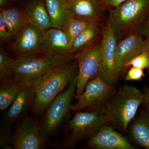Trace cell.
<instances>
[{"instance_id":"cell-1","label":"cell","mask_w":149,"mask_h":149,"mask_svg":"<svg viewBox=\"0 0 149 149\" xmlns=\"http://www.w3.org/2000/svg\"><path fill=\"white\" fill-rule=\"evenodd\" d=\"M77 60L47 71L32 80L31 86L35 100L31 108L37 115L42 114L51 102L67 87L75 76Z\"/></svg>"},{"instance_id":"cell-2","label":"cell","mask_w":149,"mask_h":149,"mask_svg":"<svg viewBox=\"0 0 149 149\" xmlns=\"http://www.w3.org/2000/svg\"><path fill=\"white\" fill-rule=\"evenodd\" d=\"M143 101L142 91L133 85L124 84L116 89L103 111L107 123L125 133Z\"/></svg>"},{"instance_id":"cell-3","label":"cell","mask_w":149,"mask_h":149,"mask_svg":"<svg viewBox=\"0 0 149 149\" xmlns=\"http://www.w3.org/2000/svg\"><path fill=\"white\" fill-rule=\"evenodd\" d=\"M75 59L76 55L69 57L42 53L18 56L14 58L11 66L12 75L22 82L31 83L32 80L43 73L61 67Z\"/></svg>"},{"instance_id":"cell-4","label":"cell","mask_w":149,"mask_h":149,"mask_svg":"<svg viewBox=\"0 0 149 149\" xmlns=\"http://www.w3.org/2000/svg\"><path fill=\"white\" fill-rule=\"evenodd\" d=\"M149 17V0H127L111 10L109 22L116 35L133 33Z\"/></svg>"},{"instance_id":"cell-5","label":"cell","mask_w":149,"mask_h":149,"mask_svg":"<svg viewBox=\"0 0 149 149\" xmlns=\"http://www.w3.org/2000/svg\"><path fill=\"white\" fill-rule=\"evenodd\" d=\"M65 126V136L58 146L61 149L72 148L80 141L88 140L95 136L106 120L103 113L97 112H76Z\"/></svg>"},{"instance_id":"cell-6","label":"cell","mask_w":149,"mask_h":149,"mask_svg":"<svg viewBox=\"0 0 149 149\" xmlns=\"http://www.w3.org/2000/svg\"><path fill=\"white\" fill-rule=\"evenodd\" d=\"M77 75L47 107L40 122L43 135L47 140L69 119L72 102L76 94Z\"/></svg>"},{"instance_id":"cell-7","label":"cell","mask_w":149,"mask_h":149,"mask_svg":"<svg viewBox=\"0 0 149 149\" xmlns=\"http://www.w3.org/2000/svg\"><path fill=\"white\" fill-rule=\"evenodd\" d=\"M116 88L103 80L98 74L88 82L82 94L75 95L77 102L71 109L75 112H97L103 114L107 103Z\"/></svg>"},{"instance_id":"cell-8","label":"cell","mask_w":149,"mask_h":149,"mask_svg":"<svg viewBox=\"0 0 149 149\" xmlns=\"http://www.w3.org/2000/svg\"><path fill=\"white\" fill-rule=\"evenodd\" d=\"M13 136L15 149H43L47 142L40 122L27 114L16 122Z\"/></svg>"},{"instance_id":"cell-9","label":"cell","mask_w":149,"mask_h":149,"mask_svg":"<svg viewBox=\"0 0 149 149\" xmlns=\"http://www.w3.org/2000/svg\"><path fill=\"white\" fill-rule=\"evenodd\" d=\"M102 36L100 66L98 74L107 83L115 85L120 77L116 64L117 38L109 22L102 30Z\"/></svg>"},{"instance_id":"cell-10","label":"cell","mask_w":149,"mask_h":149,"mask_svg":"<svg viewBox=\"0 0 149 149\" xmlns=\"http://www.w3.org/2000/svg\"><path fill=\"white\" fill-rule=\"evenodd\" d=\"M76 55L78 73L75 95L82 94L86 84L99 74L100 66V44H93Z\"/></svg>"},{"instance_id":"cell-11","label":"cell","mask_w":149,"mask_h":149,"mask_svg":"<svg viewBox=\"0 0 149 149\" xmlns=\"http://www.w3.org/2000/svg\"><path fill=\"white\" fill-rule=\"evenodd\" d=\"M87 145L94 149H136L113 126L108 123L105 124L98 132L88 140Z\"/></svg>"},{"instance_id":"cell-12","label":"cell","mask_w":149,"mask_h":149,"mask_svg":"<svg viewBox=\"0 0 149 149\" xmlns=\"http://www.w3.org/2000/svg\"><path fill=\"white\" fill-rule=\"evenodd\" d=\"M43 32L27 23L15 39L13 49L18 56L41 53Z\"/></svg>"},{"instance_id":"cell-13","label":"cell","mask_w":149,"mask_h":149,"mask_svg":"<svg viewBox=\"0 0 149 149\" xmlns=\"http://www.w3.org/2000/svg\"><path fill=\"white\" fill-rule=\"evenodd\" d=\"M145 40L140 34L129 35L117 44L115 49L116 64L120 76L125 70V65L143 52Z\"/></svg>"},{"instance_id":"cell-14","label":"cell","mask_w":149,"mask_h":149,"mask_svg":"<svg viewBox=\"0 0 149 149\" xmlns=\"http://www.w3.org/2000/svg\"><path fill=\"white\" fill-rule=\"evenodd\" d=\"M35 100V94L31 83L23 82L20 91L13 103L5 111L3 116L4 121L14 123L21 119L31 108Z\"/></svg>"},{"instance_id":"cell-15","label":"cell","mask_w":149,"mask_h":149,"mask_svg":"<svg viewBox=\"0 0 149 149\" xmlns=\"http://www.w3.org/2000/svg\"><path fill=\"white\" fill-rule=\"evenodd\" d=\"M41 53L63 57L76 55L70 53L69 40L62 29L53 27L43 32Z\"/></svg>"},{"instance_id":"cell-16","label":"cell","mask_w":149,"mask_h":149,"mask_svg":"<svg viewBox=\"0 0 149 149\" xmlns=\"http://www.w3.org/2000/svg\"><path fill=\"white\" fill-rule=\"evenodd\" d=\"M74 16L89 20H97L101 17L106 7L102 0H68Z\"/></svg>"},{"instance_id":"cell-17","label":"cell","mask_w":149,"mask_h":149,"mask_svg":"<svg viewBox=\"0 0 149 149\" xmlns=\"http://www.w3.org/2000/svg\"><path fill=\"white\" fill-rule=\"evenodd\" d=\"M50 17L52 27L62 29L70 19L74 17L68 0H45Z\"/></svg>"},{"instance_id":"cell-18","label":"cell","mask_w":149,"mask_h":149,"mask_svg":"<svg viewBox=\"0 0 149 149\" xmlns=\"http://www.w3.org/2000/svg\"><path fill=\"white\" fill-rule=\"evenodd\" d=\"M27 21L44 32L52 27L50 17L45 0H34L26 10Z\"/></svg>"},{"instance_id":"cell-19","label":"cell","mask_w":149,"mask_h":149,"mask_svg":"<svg viewBox=\"0 0 149 149\" xmlns=\"http://www.w3.org/2000/svg\"><path fill=\"white\" fill-rule=\"evenodd\" d=\"M22 83L12 75L1 80L0 109L1 111H5L10 107L20 91Z\"/></svg>"},{"instance_id":"cell-20","label":"cell","mask_w":149,"mask_h":149,"mask_svg":"<svg viewBox=\"0 0 149 149\" xmlns=\"http://www.w3.org/2000/svg\"><path fill=\"white\" fill-rule=\"evenodd\" d=\"M2 13L6 24L11 39H15L21 30L28 23L26 11L15 8H2Z\"/></svg>"},{"instance_id":"cell-21","label":"cell","mask_w":149,"mask_h":149,"mask_svg":"<svg viewBox=\"0 0 149 149\" xmlns=\"http://www.w3.org/2000/svg\"><path fill=\"white\" fill-rule=\"evenodd\" d=\"M129 133L136 144L149 149V117L143 111L130 124Z\"/></svg>"},{"instance_id":"cell-22","label":"cell","mask_w":149,"mask_h":149,"mask_svg":"<svg viewBox=\"0 0 149 149\" xmlns=\"http://www.w3.org/2000/svg\"><path fill=\"white\" fill-rule=\"evenodd\" d=\"M99 28L96 22L91 23L83 29L73 40L70 47L72 54L79 52L93 45L97 36Z\"/></svg>"},{"instance_id":"cell-23","label":"cell","mask_w":149,"mask_h":149,"mask_svg":"<svg viewBox=\"0 0 149 149\" xmlns=\"http://www.w3.org/2000/svg\"><path fill=\"white\" fill-rule=\"evenodd\" d=\"M94 22H96V20H89L75 16L68 21L62 29L68 38L70 47L75 37L88 25Z\"/></svg>"},{"instance_id":"cell-24","label":"cell","mask_w":149,"mask_h":149,"mask_svg":"<svg viewBox=\"0 0 149 149\" xmlns=\"http://www.w3.org/2000/svg\"><path fill=\"white\" fill-rule=\"evenodd\" d=\"M14 58H11L2 48L0 49V79L12 76L11 66L13 63Z\"/></svg>"},{"instance_id":"cell-25","label":"cell","mask_w":149,"mask_h":149,"mask_svg":"<svg viewBox=\"0 0 149 149\" xmlns=\"http://www.w3.org/2000/svg\"><path fill=\"white\" fill-rule=\"evenodd\" d=\"M0 130V147L2 149L8 144L13 145V132L9 125V123L4 121Z\"/></svg>"},{"instance_id":"cell-26","label":"cell","mask_w":149,"mask_h":149,"mask_svg":"<svg viewBox=\"0 0 149 149\" xmlns=\"http://www.w3.org/2000/svg\"><path fill=\"white\" fill-rule=\"evenodd\" d=\"M130 67L144 69L149 68V58L146 52H142L131 60L125 65V70Z\"/></svg>"},{"instance_id":"cell-27","label":"cell","mask_w":149,"mask_h":149,"mask_svg":"<svg viewBox=\"0 0 149 149\" xmlns=\"http://www.w3.org/2000/svg\"><path fill=\"white\" fill-rule=\"evenodd\" d=\"M145 76L143 69L131 67L124 77V80L125 82L131 81H141Z\"/></svg>"},{"instance_id":"cell-28","label":"cell","mask_w":149,"mask_h":149,"mask_svg":"<svg viewBox=\"0 0 149 149\" xmlns=\"http://www.w3.org/2000/svg\"><path fill=\"white\" fill-rule=\"evenodd\" d=\"M0 38L1 41L8 42L12 40L8 30L5 19L2 13L0 12Z\"/></svg>"},{"instance_id":"cell-29","label":"cell","mask_w":149,"mask_h":149,"mask_svg":"<svg viewBox=\"0 0 149 149\" xmlns=\"http://www.w3.org/2000/svg\"><path fill=\"white\" fill-rule=\"evenodd\" d=\"M143 101L142 104L144 108V112L149 117V87L145 86L142 91Z\"/></svg>"},{"instance_id":"cell-30","label":"cell","mask_w":149,"mask_h":149,"mask_svg":"<svg viewBox=\"0 0 149 149\" xmlns=\"http://www.w3.org/2000/svg\"><path fill=\"white\" fill-rule=\"evenodd\" d=\"M106 7L116 8L127 0H102Z\"/></svg>"},{"instance_id":"cell-31","label":"cell","mask_w":149,"mask_h":149,"mask_svg":"<svg viewBox=\"0 0 149 149\" xmlns=\"http://www.w3.org/2000/svg\"><path fill=\"white\" fill-rule=\"evenodd\" d=\"M143 27L142 30L141 36L145 38V41L149 42V17L144 23Z\"/></svg>"},{"instance_id":"cell-32","label":"cell","mask_w":149,"mask_h":149,"mask_svg":"<svg viewBox=\"0 0 149 149\" xmlns=\"http://www.w3.org/2000/svg\"><path fill=\"white\" fill-rule=\"evenodd\" d=\"M146 52L147 54H148V56L149 58V42L148 41H145L143 46V52ZM148 71L149 72V68H148Z\"/></svg>"},{"instance_id":"cell-33","label":"cell","mask_w":149,"mask_h":149,"mask_svg":"<svg viewBox=\"0 0 149 149\" xmlns=\"http://www.w3.org/2000/svg\"><path fill=\"white\" fill-rule=\"evenodd\" d=\"M9 0H0V6L2 7L8 3Z\"/></svg>"}]
</instances>
